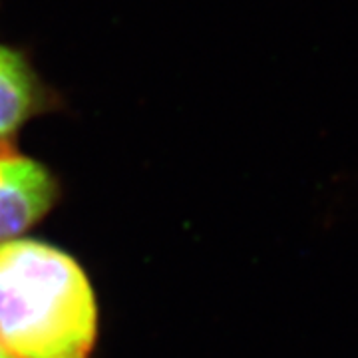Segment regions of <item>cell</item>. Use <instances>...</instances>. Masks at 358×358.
Returning a JSON list of instances; mask_svg holds the SVG:
<instances>
[{
	"label": "cell",
	"instance_id": "cell-2",
	"mask_svg": "<svg viewBox=\"0 0 358 358\" xmlns=\"http://www.w3.org/2000/svg\"><path fill=\"white\" fill-rule=\"evenodd\" d=\"M56 197L52 176L34 159L0 143V243L46 215Z\"/></svg>",
	"mask_w": 358,
	"mask_h": 358
},
{
	"label": "cell",
	"instance_id": "cell-1",
	"mask_svg": "<svg viewBox=\"0 0 358 358\" xmlns=\"http://www.w3.org/2000/svg\"><path fill=\"white\" fill-rule=\"evenodd\" d=\"M98 308L64 251L26 239L0 243V345L14 358H88Z\"/></svg>",
	"mask_w": 358,
	"mask_h": 358
},
{
	"label": "cell",
	"instance_id": "cell-4",
	"mask_svg": "<svg viewBox=\"0 0 358 358\" xmlns=\"http://www.w3.org/2000/svg\"><path fill=\"white\" fill-rule=\"evenodd\" d=\"M0 358H14V357L8 352V350H6V348H4V346L0 345Z\"/></svg>",
	"mask_w": 358,
	"mask_h": 358
},
{
	"label": "cell",
	"instance_id": "cell-3",
	"mask_svg": "<svg viewBox=\"0 0 358 358\" xmlns=\"http://www.w3.org/2000/svg\"><path fill=\"white\" fill-rule=\"evenodd\" d=\"M34 82L26 62L0 46V143L26 122L34 108Z\"/></svg>",
	"mask_w": 358,
	"mask_h": 358
}]
</instances>
